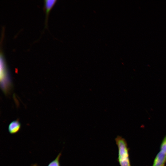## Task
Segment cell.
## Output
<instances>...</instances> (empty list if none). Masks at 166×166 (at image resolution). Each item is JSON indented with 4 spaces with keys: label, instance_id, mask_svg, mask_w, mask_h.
<instances>
[{
    "label": "cell",
    "instance_id": "1",
    "mask_svg": "<svg viewBox=\"0 0 166 166\" xmlns=\"http://www.w3.org/2000/svg\"><path fill=\"white\" fill-rule=\"evenodd\" d=\"M118 148L117 160L120 166H132L129 157L128 148L126 140L118 136L115 139Z\"/></svg>",
    "mask_w": 166,
    "mask_h": 166
},
{
    "label": "cell",
    "instance_id": "2",
    "mask_svg": "<svg viewBox=\"0 0 166 166\" xmlns=\"http://www.w3.org/2000/svg\"><path fill=\"white\" fill-rule=\"evenodd\" d=\"M0 83L2 90L5 93H8L12 88V84L7 65L3 52L0 53Z\"/></svg>",
    "mask_w": 166,
    "mask_h": 166
},
{
    "label": "cell",
    "instance_id": "3",
    "mask_svg": "<svg viewBox=\"0 0 166 166\" xmlns=\"http://www.w3.org/2000/svg\"><path fill=\"white\" fill-rule=\"evenodd\" d=\"M166 163V153L159 152L155 158L152 166H165Z\"/></svg>",
    "mask_w": 166,
    "mask_h": 166
},
{
    "label": "cell",
    "instance_id": "4",
    "mask_svg": "<svg viewBox=\"0 0 166 166\" xmlns=\"http://www.w3.org/2000/svg\"><path fill=\"white\" fill-rule=\"evenodd\" d=\"M56 2V0L44 1V7L45 12V27L47 26L48 18L49 12Z\"/></svg>",
    "mask_w": 166,
    "mask_h": 166
},
{
    "label": "cell",
    "instance_id": "5",
    "mask_svg": "<svg viewBox=\"0 0 166 166\" xmlns=\"http://www.w3.org/2000/svg\"><path fill=\"white\" fill-rule=\"evenodd\" d=\"M21 124L18 120L11 122L9 124L8 129L9 132L13 134L17 132L20 130Z\"/></svg>",
    "mask_w": 166,
    "mask_h": 166
},
{
    "label": "cell",
    "instance_id": "6",
    "mask_svg": "<svg viewBox=\"0 0 166 166\" xmlns=\"http://www.w3.org/2000/svg\"><path fill=\"white\" fill-rule=\"evenodd\" d=\"M61 156V153H60L56 159L50 163L48 166H60L59 160Z\"/></svg>",
    "mask_w": 166,
    "mask_h": 166
},
{
    "label": "cell",
    "instance_id": "7",
    "mask_svg": "<svg viewBox=\"0 0 166 166\" xmlns=\"http://www.w3.org/2000/svg\"><path fill=\"white\" fill-rule=\"evenodd\" d=\"M161 151L166 153V135L163 139L160 146Z\"/></svg>",
    "mask_w": 166,
    "mask_h": 166
},
{
    "label": "cell",
    "instance_id": "8",
    "mask_svg": "<svg viewBox=\"0 0 166 166\" xmlns=\"http://www.w3.org/2000/svg\"><path fill=\"white\" fill-rule=\"evenodd\" d=\"M33 166H37V165H34Z\"/></svg>",
    "mask_w": 166,
    "mask_h": 166
}]
</instances>
